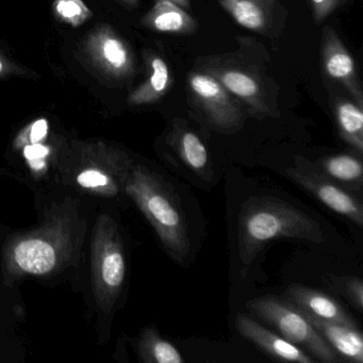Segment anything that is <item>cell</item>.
I'll return each mask as SVG.
<instances>
[{
	"instance_id": "obj_15",
	"label": "cell",
	"mask_w": 363,
	"mask_h": 363,
	"mask_svg": "<svg viewBox=\"0 0 363 363\" xmlns=\"http://www.w3.org/2000/svg\"><path fill=\"white\" fill-rule=\"evenodd\" d=\"M218 3L240 26L248 30L265 33L273 25L274 0H218Z\"/></svg>"
},
{
	"instance_id": "obj_2",
	"label": "cell",
	"mask_w": 363,
	"mask_h": 363,
	"mask_svg": "<svg viewBox=\"0 0 363 363\" xmlns=\"http://www.w3.org/2000/svg\"><path fill=\"white\" fill-rule=\"evenodd\" d=\"M130 192L167 254L184 267L191 250L188 222L173 189L157 174L140 169L133 174Z\"/></svg>"
},
{
	"instance_id": "obj_12",
	"label": "cell",
	"mask_w": 363,
	"mask_h": 363,
	"mask_svg": "<svg viewBox=\"0 0 363 363\" xmlns=\"http://www.w3.org/2000/svg\"><path fill=\"white\" fill-rule=\"evenodd\" d=\"M169 143L184 167L199 176L211 175L207 147L199 135L184 123L175 122L169 135Z\"/></svg>"
},
{
	"instance_id": "obj_23",
	"label": "cell",
	"mask_w": 363,
	"mask_h": 363,
	"mask_svg": "<svg viewBox=\"0 0 363 363\" xmlns=\"http://www.w3.org/2000/svg\"><path fill=\"white\" fill-rule=\"evenodd\" d=\"M342 0H310L314 22L320 25L337 10Z\"/></svg>"
},
{
	"instance_id": "obj_9",
	"label": "cell",
	"mask_w": 363,
	"mask_h": 363,
	"mask_svg": "<svg viewBox=\"0 0 363 363\" xmlns=\"http://www.w3.org/2000/svg\"><path fill=\"white\" fill-rule=\"evenodd\" d=\"M235 326L244 339L254 343L257 347L262 350L267 356L279 361L290 362L313 363L307 352L299 346L291 343L281 335H276L273 331L261 326L256 320L246 314L239 313L235 318Z\"/></svg>"
},
{
	"instance_id": "obj_16",
	"label": "cell",
	"mask_w": 363,
	"mask_h": 363,
	"mask_svg": "<svg viewBox=\"0 0 363 363\" xmlns=\"http://www.w3.org/2000/svg\"><path fill=\"white\" fill-rule=\"evenodd\" d=\"M318 173L337 182L346 190L362 189L363 165L361 156L350 154L333 155L312 163Z\"/></svg>"
},
{
	"instance_id": "obj_8",
	"label": "cell",
	"mask_w": 363,
	"mask_h": 363,
	"mask_svg": "<svg viewBox=\"0 0 363 363\" xmlns=\"http://www.w3.org/2000/svg\"><path fill=\"white\" fill-rule=\"evenodd\" d=\"M320 63L327 77L341 84L354 103L363 107V93L356 61L331 27H326L323 31Z\"/></svg>"
},
{
	"instance_id": "obj_29",
	"label": "cell",
	"mask_w": 363,
	"mask_h": 363,
	"mask_svg": "<svg viewBox=\"0 0 363 363\" xmlns=\"http://www.w3.org/2000/svg\"><path fill=\"white\" fill-rule=\"evenodd\" d=\"M120 1L125 4V5L130 6V7H135L139 3V0H120Z\"/></svg>"
},
{
	"instance_id": "obj_24",
	"label": "cell",
	"mask_w": 363,
	"mask_h": 363,
	"mask_svg": "<svg viewBox=\"0 0 363 363\" xmlns=\"http://www.w3.org/2000/svg\"><path fill=\"white\" fill-rule=\"evenodd\" d=\"M48 133V123L45 118L33 122L23 133V139L28 141L29 143H39L42 140L45 139Z\"/></svg>"
},
{
	"instance_id": "obj_11",
	"label": "cell",
	"mask_w": 363,
	"mask_h": 363,
	"mask_svg": "<svg viewBox=\"0 0 363 363\" xmlns=\"http://www.w3.org/2000/svg\"><path fill=\"white\" fill-rule=\"evenodd\" d=\"M305 315L337 356L350 362H363V337L357 325L328 322Z\"/></svg>"
},
{
	"instance_id": "obj_7",
	"label": "cell",
	"mask_w": 363,
	"mask_h": 363,
	"mask_svg": "<svg viewBox=\"0 0 363 363\" xmlns=\"http://www.w3.org/2000/svg\"><path fill=\"white\" fill-rule=\"evenodd\" d=\"M84 52L97 69L116 79L135 73V57L128 44L108 25L93 29L84 44Z\"/></svg>"
},
{
	"instance_id": "obj_27",
	"label": "cell",
	"mask_w": 363,
	"mask_h": 363,
	"mask_svg": "<svg viewBox=\"0 0 363 363\" xmlns=\"http://www.w3.org/2000/svg\"><path fill=\"white\" fill-rule=\"evenodd\" d=\"M48 150L45 146L39 143L33 144L25 148V156L30 161H40L48 156Z\"/></svg>"
},
{
	"instance_id": "obj_17",
	"label": "cell",
	"mask_w": 363,
	"mask_h": 363,
	"mask_svg": "<svg viewBox=\"0 0 363 363\" xmlns=\"http://www.w3.org/2000/svg\"><path fill=\"white\" fill-rule=\"evenodd\" d=\"M340 137L357 154L363 152V107L350 99H337L333 106Z\"/></svg>"
},
{
	"instance_id": "obj_21",
	"label": "cell",
	"mask_w": 363,
	"mask_h": 363,
	"mask_svg": "<svg viewBox=\"0 0 363 363\" xmlns=\"http://www.w3.org/2000/svg\"><path fill=\"white\" fill-rule=\"evenodd\" d=\"M104 281L110 288H118L124 281L125 260L123 254L118 250L110 252L105 257L101 267Z\"/></svg>"
},
{
	"instance_id": "obj_26",
	"label": "cell",
	"mask_w": 363,
	"mask_h": 363,
	"mask_svg": "<svg viewBox=\"0 0 363 363\" xmlns=\"http://www.w3.org/2000/svg\"><path fill=\"white\" fill-rule=\"evenodd\" d=\"M26 74V69L7 58L3 52H0V78L10 77V76H24Z\"/></svg>"
},
{
	"instance_id": "obj_5",
	"label": "cell",
	"mask_w": 363,
	"mask_h": 363,
	"mask_svg": "<svg viewBox=\"0 0 363 363\" xmlns=\"http://www.w3.org/2000/svg\"><path fill=\"white\" fill-rule=\"evenodd\" d=\"M286 176L297 186L313 195L329 210L352 220L358 227L363 226V207L360 199L337 182L318 173L312 163L297 158L296 167L286 171Z\"/></svg>"
},
{
	"instance_id": "obj_25",
	"label": "cell",
	"mask_w": 363,
	"mask_h": 363,
	"mask_svg": "<svg viewBox=\"0 0 363 363\" xmlns=\"http://www.w3.org/2000/svg\"><path fill=\"white\" fill-rule=\"evenodd\" d=\"M77 182L84 188H97V186H107L109 184V178L101 172L89 169L78 176Z\"/></svg>"
},
{
	"instance_id": "obj_6",
	"label": "cell",
	"mask_w": 363,
	"mask_h": 363,
	"mask_svg": "<svg viewBox=\"0 0 363 363\" xmlns=\"http://www.w3.org/2000/svg\"><path fill=\"white\" fill-rule=\"evenodd\" d=\"M218 80L240 103L260 118L274 116L269 103L267 86L260 76L250 67L213 61L201 69Z\"/></svg>"
},
{
	"instance_id": "obj_14",
	"label": "cell",
	"mask_w": 363,
	"mask_h": 363,
	"mask_svg": "<svg viewBox=\"0 0 363 363\" xmlns=\"http://www.w3.org/2000/svg\"><path fill=\"white\" fill-rule=\"evenodd\" d=\"M145 62L147 77L129 94L127 101L133 107L156 104L167 94L173 82L171 69L162 57L150 52L145 54Z\"/></svg>"
},
{
	"instance_id": "obj_4",
	"label": "cell",
	"mask_w": 363,
	"mask_h": 363,
	"mask_svg": "<svg viewBox=\"0 0 363 363\" xmlns=\"http://www.w3.org/2000/svg\"><path fill=\"white\" fill-rule=\"evenodd\" d=\"M189 91L194 107L216 130L239 131L245 122L242 104L218 80L203 71L191 72Z\"/></svg>"
},
{
	"instance_id": "obj_18",
	"label": "cell",
	"mask_w": 363,
	"mask_h": 363,
	"mask_svg": "<svg viewBox=\"0 0 363 363\" xmlns=\"http://www.w3.org/2000/svg\"><path fill=\"white\" fill-rule=\"evenodd\" d=\"M16 263L21 269L31 274L48 273L56 264L54 248L42 240H28L16 248Z\"/></svg>"
},
{
	"instance_id": "obj_20",
	"label": "cell",
	"mask_w": 363,
	"mask_h": 363,
	"mask_svg": "<svg viewBox=\"0 0 363 363\" xmlns=\"http://www.w3.org/2000/svg\"><path fill=\"white\" fill-rule=\"evenodd\" d=\"M52 10L59 21L74 28L93 18L92 11L82 0H55Z\"/></svg>"
},
{
	"instance_id": "obj_19",
	"label": "cell",
	"mask_w": 363,
	"mask_h": 363,
	"mask_svg": "<svg viewBox=\"0 0 363 363\" xmlns=\"http://www.w3.org/2000/svg\"><path fill=\"white\" fill-rule=\"evenodd\" d=\"M144 360L154 363H184L179 350L171 342L159 335L155 328H148L141 344Z\"/></svg>"
},
{
	"instance_id": "obj_28",
	"label": "cell",
	"mask_w": 363,
	"mask_h": 363,
	"mask_svg": "<svg viewBox=\"0 0 363 363\" xmlns=\"http://www.w3.org/2000/svg\"><path fill=\"white\" fill-rule=\"evenodd\" d=\"M169 1L177 4L178 6L186 10L190 9L191 7V0H169Z\"/></svg>"
},
{
	"instance_id": "obj_3",
	"label": "cell",
	"mask_w": 363,
	"mask_h": 363,
	"mask_svg": "<svg viewBox=\"0 0 363 363\" xmlns=\"http://www.w3.org/2000/svg\"><path fill=\"white\" fill-rule=\"evenodd\" d=\"M248 311L273 326L281 337L297 346H303L315 360L335 363L339 356L314 328L307 316L284 299L263 297L246 303Z\"/></svg>"
},
{
	"instance_id": "obj_1",
	"label": "cell",
	"mask_w": 363,
	"mask_h": 363,
	"mask_svg": "<svg viewBox=\"0 0 363 363\" xmlns=\"http://www.w3.org/2000/svg\"><path fill=\"white\" fill-rule=\"evenodd\" d=\"M238 247L241 276L269 242L298 239L322 244L326 241L318 220L305 212L271 196H252L241 206L238 222Z\"/></svg>"
},
{
	"instance_id": "obj_10",
	"label": "cell",
	"mask_w": 363,
	"mask_h": 363,
	"mask_svg": "<svg viewBox=\"0 0 363 363\" xmlns=\"http://www.w3.org/2000/svg\"><path fill=\"white\" fill-rule=\"evenodd\" d=\"M282 299L312 318L328 322L357 325L356 320L342 307L341 303L330 295L303 284H295L289 286Z\"/></svg>"
},
{
	"instance_id": "obj_22",
	"label": "cell",
	"mask_w": 363,
	"mask_h": 363,
	"mask_svg": "<svg viewBox=\"0 0 363 363\" xmlns=\"http://www.w3.org/2000/svg\"><path fill=\"white\" fill-rule=\"evenodd\" d=\"M341 293L347 297L352 305L358 310L363 311V282L359 277L346 278L342 280L340 286Z\"/></svg>"
},
{
	"instance_id": "obj_13",
	"label": "cell",
	"mask_w": 363,
	"mask_h": 363,
	"mask_svg": "<svg viewBox=\"0 0 363 363\" xmlns=\"http://www.w3.org/2000/svg\"><path fill=\"white\" fill-rule=\"evenodd\" d=\"M141 24L156 33L188 35L196 31L197 23L186 9L169 0H156Z\"/></svg>"
}]
</instances>
